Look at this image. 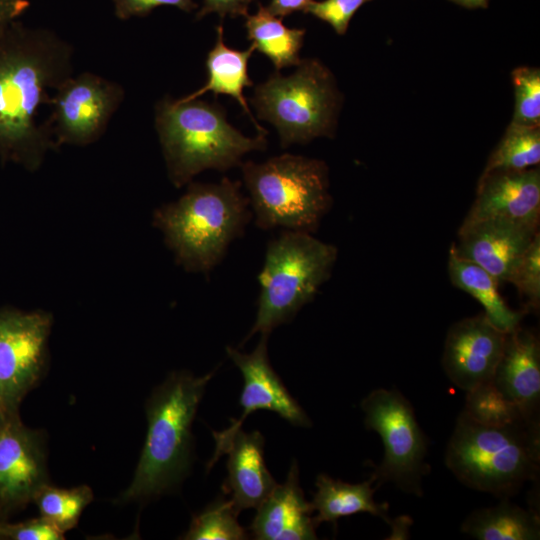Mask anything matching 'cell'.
Returning <instances> with one entry per match:
<instances>
[{
  "label": "cell",
  "instance_id": "30bf717a",
  "mask_svg": "<svg viewBox=\"0 0 540 540\" xmlns=\"http://www.w3.org/2000/svg\"><path fill=\"white\" fill-rule=\"evenodd\" d=\"M52 315L0 307V414L20 413L25 396L44 377Z\"/></svg>",
  "mask_w": 540,
  "mask_h": 540
},
{
  "label": "cell",
  "instance_id": "4fadbf2b",
  "mask_svg": "<svg viewBox=\"0 0 540 540\" xmlns=\"http://www.w3.org/2000/svg\"><path fill=\"white\" fill-rule=\"evenodd\" d=\"M268 334H261L256 348L251 353H241L237 349L227 346L226 352L229 358L241 371L244 385L240 397V405L243 412L238 419H231V425L221 431L213 432L216 449L209 467L219 459L223 450L233 436L241 428L249 414L256 410H270L294 426L309 427L311 420L290 395L280 377L270 365L267 342Z\"/></svg>",
  "mask_w": 540,
  "mask_h": 540
},
{
  "label": "cell",
  "instance_id": "1f68e13d",
  "mask_svg": "<svg viewBox=\"0 0 540 540\" xmlns=\"http://www.w3.org/2000/svg\"><path fill=\"white\" fill-rule=\"evenodd\" d=\"M64 535L41 516L17 523L0 520V540H63Z\"/></svg>",
  "mask_w": 540,
  "mask_h": 540
},
{
  "label": "cell",
  "instance_id": "d6986e66",
  "mask_svg": "<svg viewBox=\"0 0 540 540\" xmlns=\"http://www.w3.org/2000/svg\"><path fill=\"white\" fill-rule=\"evenodd\" d=\"M263 451V435L259 431L247 433L241 428L223 450V454L228 455V477L223 490L230 494L238 512L257 509L277 485L265 465Z\"/></svg>",
  "mask_w": 540,
  "mask_h": 540
},
{
  "label": "cell",
  "instance_id": "f1b7e54d",
  "mask_svg": "<svg viewBox=\"0 0 540 540\" xmlns=\"http://www.w3.org/2000/svg\"><path fill=\"white\" fill-rule=\"evenodd\" d=\"M515 109L511 123L540 126V70L518 67L512 72Z\"/></svg>",
  "mask_w": 540,
  "mask_h": 540
},
{
  "label": "cell",
  "instance_id": "8d00e7d4",
  "mask_svg": "<svg viewBox=\"0 0 540 540\" xmlns=\"http://www.w3.org/2000/svg\"><path fill=\"white\" fill-rule=\"evenodd\" d=\"M452 2L467 8H486L489 0H451Z\"/></svg>",
  "mask_w": 540,
  "mask_h": 540
},
{
  "label": "cell",
  "instance_id": "d4e9b609",
  "mask_svg": "<svg viewBox=\"0 0 540 540\" xmlns=\"http://www.w3.org/2000/svg\"><path fill=\"white\" fill-rule=\"evenodd\" d=\"M540 162V126L511 123L491 154L482 175L494 171H520Z\"/></svg>",
  "mask_w": 540,
  "mask_h": 540
},
{
  "label": "cell",
  "instance_id": "6da1fadb",
  "mask_svg": "<svg viewBox=\"0 0 540 540\" xmlns=\"http://www.w3.org/2000/svg\"><path fill=\"white\" fill-rule=\"evenodd\" d=\"M71 44L47 28L15 20L0 30V162L37 171L56 150L39 108L49 104V89L73 75Z\"/></svg>",
  "mask_w": 540,
  "mask_h": 540
},
{
  "label": "cell",
  "instance_id": "e575fe53",
  "mask_svg": "<svg viewBox=\"0 0 540 540\" xmlns=\"http://www.w3.org/2000/svg\"><path fill=\"white\" fill-rule=\"evenodd\" d=\"M29 6V0H0V30L18 20Z\"/></svg>",
  "mask_w": 540,
  "mask_h": 540
},
{
  "label": "cell",
  "instance_id": "5bb4252c",
  "mask_svg": "<svg viewBox=\"0 0 540 540\" xmlns=\"http://www.w3.org/2000/svg\"><path fill=\"white\" fill-rule=\"evenodd\" d=\"M506 333L484 313L464 318L448 330L442 366L449 380L464 392L492 381Z\"/></svg>",
  "mask_w": 540,
  "mask_h": 540
},
{
  "label": "cell",
  "instance_id": "f546056e",
  "mask_svg": "<svg viewBox=\"0 0 540 540\" xmlns=\"http://www.w3.org/2000/svg\"><path fill=\"white\" fill-rule=\"evenodd\" d=\"M512 283L521 297L526 299L528 308L539 309L540 305V234L535 235L521 258Z\"/></svg>",
  "mask_w": 540,
  "mask_h": 540
},
{
  "label": "cell",
  "instance_id": "ffe728a7",
  "mask_svg": "<svg viewBox=\"0 0 540 540\" xmlns=\"http://www.w3.org/2000/svg\"><path fill=\"white\" fill-rule=\"evenodd\" d=\"M255 51L251 45L246 50L229 48L224 42L223 26L217 27V39L214 47L208 52L205 61L208 80L204 86L195 92L180 98L182 101L197 99L201 95L212 91L215 95L226 94L233 97L248 115L256 130L266 134L267 130L260 126L249 109L247 99L243 95L245 87L253 86L248 75V61Z\"/></svg>",
  "mask_w": 540,
  "mask_h": 540
},
{
  "label": "cell",
  "instance_id": "2e32d148",
  "mask_svg": "<svg viewBox=\"0 0 540 540\" xmlns=\"http://www.w3.org/2000/svg\"><path fill=\"white\" fill-rule=\"evenodd\" d=\"M489 218L539 226V169L494 171L481 175L476 199L462 224Z\"/></svg>",
  "mask_w": 540,
  "mask_h": 540
},
{
  "label": "cell",
  "instance_id": "ac0fdd59",
  "mask_svg": "<svg viewBox=\"0 0 540 540\" xmlns=\"http://www.w3.org/2000/svg\"><path fill=\"white\" fill-rule=\"evenodd\" d=\"M299 484V469L293 462L286 480L277 484L259 505L250 530L258 540H312L316 526Z\"/></svg>",
  "mask_w": 540,
  "mask_h": 540
},
{
  "label": "cell",
  "instance_id": "3957f363",
  "mask_svg": "<svg viewBox=\"0 0 540 540\" xmlns=\"http://www.w3.org/2000/svg\"><path fill=\"white\" fill-rule=\"evenodd\" d=\"M241 182L224 177L219 183H188L176 201L153 214L175 261L188 272L209 273L240 237L252 217Z\"/></svg>",
  "mask_w": 540,
  "mask_h": 540
},
{
  "label": "cell",
  "instance_id": "ba28073f",
  "mask_svg": "<svg viewBox=\"0 0 540 540\" xmlns=\"http://www.w3.org/2000/svg\"><path fill=\"white\" fill-rule=\"evenodd\" d=\"M289 76L278 71L257 85L250 103L258 118L278 131L283 148L334 132L340 95L330 70L317 59H304Z\"/></svg>",
  "mask_w": 540,
  "mask_h": 540
},
{
  "label": "cell",
  "instance_id": "4dcf8cb0",
  "mask_svg": "<svg viewBox=\"0 0 540 540\" xmlns=\"http://www.w3.org/2000/svg\"><path fill=\"white\" fill-rule=\"evenodd\" d=\"M369 1L371 0H313L304 13H310L329 23L337 34L344 35L353 15Z\"/></svg>",
  "mask_w": 540,
  "mask_h": 540
},
{
  "label": "cell",
  "instance_id": "cb8c5ba5",
  "mask_svg": "<svg viewBox=\"0 0 540 540\" xmlns=\"http://www.w3.org/2000/svg\"><path fill=\"white\" fill-rule=\"evenodd\" d=\"M247 38L255 50L264 54L277 71L284 67L297 66L301 59L305 29L289 28L282 18L272 15L266 7L258 5L256 14L245 15Z\"/></svg>",
  "mask_w": 540,
  "mask_h": 540
},
{
  "label": "cell",
  "instance_id": "7a4b0ae2",
  "mask_svg": "<svg viewBox=\"0 0 540 540\" xmlns=\"http://www.w3.org/2000/svg\"><path fill=\"white\" fill-rule=\"evenodd\" d=\"M214 371L197 377L188 371L171 373L146 403L145 443L127 489L119 502L146 501L176 487L189 473L191 427Z\"/></svg>",
  "mask_w": 540,
  "mask_h": 540
},
{
  "label": "cell",
  "instance_id": "83f0119b",
  "mask_svg": "<svg viewBox=\"0 0 540 540\" xmlns=\"http://www.w3.org/2000/svg\"><path fill=\"white\" fill-rule=\"evenodd\" d=\"M238 514L231 500L218 499L193 517L188 531L182 538L186 540L247 539L246 530L238 523Z\"/></svg>",
  "mask_w": 540,
  "mask_h": 540
},
{
  "label": "cell",
  "instance_id": "7c38bea8",
  "mask_svg": "<svg viewBox=\"0 0 540 540\" xmlns=\"http://www.w3.org/2000/svg\"><path fill=\"white\" fill-rule=\"evenodd\" d=\"M48 483L43 432L27 427L20 413L0 414V519L25 508Z\"/></svg>",
  "mask_w": 540,
  "mask_h": 540
},
{
  "label": "cell",
  "instance_id": "d6a6232c",
  "mask_svg": "<svg viewBox=\"0 0 540 540\" xmlns=\"http://www.w3.org/2000/svg\"><path fill=\"white\" fill-rule=\"evenodd\" d=\"M114 14L119 20L132 17H144L160 6H173L184 12H192L197 8L193 0H112Z\"/></svg>",
  "mask_w": 540,
  "mask_h": 540
},
{
  "label": "cell",
  "instance_id": "e0dca14e",
  "mask_svg": "<svg viewBox=\"0 0 540 540\" xmlns=\"http://www.w3.org/2000/svg\"><path fill=\"white\" fill-rule=\"evenodd\" d=\"M522 413L539 419L540 342L537 335L516 327L505 344L491 381Z\"/></svg>",
  "mask_w": 540,
  "mask_h": 540
},
{
  "label": "cell",
  "instance_id": "4316f807",
  "mask_svg": "<svg viewBox=\"0 0 540 540\" xmlns=\"http://www.w3.org/2000/svg\"><path fill=\"white\" fill-rule=\"evenodd\" d=\"M462 411L474 421L488 426L539 420L526 417L491 381L466 392Z\"/></svg>",
  "mask_w": 540,
  "mask_h": 540
},
{
  "label": "cell",
  "instance_id": "8fae6325",
  "mask_svg": "<svg viewBox=\"0 0 540 540\" xmlns=\"http://www.w3.org/2000/svg\"><path fill=\"white\" fill-rule=\"evenodd\" d=\"M125 97L121 84L91 72L70 76L55 89L46 120L57 149L63 145L86 146L106 131Z\"/></svg>",
  "mask_w": 540,
  "mask_h": 540
},
{
  "label": "cell",
  "instance_id": "277c9868",
  "mask_svg": "<svg viewBox=\"0 0 540 540\" xmlns=\"http://www.w3.org/2000/svg\"><path fill=\"white\" fill-rule=\"evenodd\" d=\"M539 424L488 426L462 411L447 444L446 467L467 487L510 499L539 473Z\"/></svg>",
  "mask_w": 540,
  "mask_h": 540
},
{
  "label": "cell",
  "instance_id": "8992f818",
  "mask_svg": "<svg viewBox=\"0 0 540 540\" xmlns=\"http://www.w3.org/2000/svg\"><path fill=\"white\" fill-rule=\"evenodd\" d=\"M240 167L260 229L311 233L332 205L328 167L321 160L286 153Z\"/></svg>",
  "mask_w": 540,
  "mask_h": 540
},
{
  "label": "cell",
  "instance_id": "9a60e30c",
  "mask_svg": "<svg viewBox=\"0 0 540 540\" xmlns=\"http://www.w3.org/2000/svg\"><path fill=\"white\" fill-rule=\"evenodd\" d=\"M538 226L503 218L462 224L455 253L489 274L499 285L510 283L521 258L538 233Z\"/></svg>",
  "mask_w": 540,
  "mask_h": 540
},
{
  "label": "cell",
  "instance_id": "44dd1931",
  "mask_svg": "<svg viewBox=\"0 0 540 540\" xmlns=\"http://www.w3.org/2000/svg\"><path fill=\"white\" fill-rule=\"evenodd\" d=\"M373 476L361 483L351 484L333 479L326 474H319L316 479V492L311 503L312 517L317 527L322 522H333L340 517L357 513H369L380 517L387 524L392 525L393 520L388 516V504L378 503L374 500L377 487Z\"/></svg>",
  "mask_w": 540,
  "mask_h": 540
},
{
  "label": "cell",
  "instance_id": "d590c367",
  "mask_svg": "<svg viewBox=\"0 0 540 540\" xmlns=\"http://www.w3.org/2000/svg\"><path fill=\"white\" fill-rule=\"evenodd\" d=\"M313 0H271L266 7L274 16L283 18L297 11H303L311 4Z\"/></svg>",
  "mask_w": 540,
  "mask_h": 540
},
{
  "label": "cell",
  "instance_id": "484cf974",
  "mask_svg": "<svg viewBox=\"0 0 540 540\" xmlns=\"http://www.w3.org/2000/svg\"><path fill=\"white\" fill-rule=\"evenodd\" d=\"M92 500L93 491L88 485L64 489L48 483L38 491L33 502L40 516L65 534L77 525Z\"/></svg>",
  "mask_w": 540,
  "mask_h": 540
},
{
  "label": "cell",
  "instance_id": "603a6c76",
  "mask_svg": "<svg viewBox=\"0 0 540 540\" xmlns=\"http://www.w3.org/2000/svg\"><path fill=\"white\" fill-rule=\"evenodd\" d=\"M460 530L478 540H536L540 538V517L534 510L501 499L495 506L471 512Z\"/></svg>",
  "mask_w": 540,
  "mask_h": 540
},
{
  "label": "cell",
  "instance_id": "836d02e7",
  "mask_svg": "<svg viewBox=\"0 0 540 540\" xmlns=\"http://www.w3.org/2000/svg\"><path fill=\"white\" fill-rule=\"evenodd\" d=\"M254 0H203L202 7L196 14L200 20L209 13H217L223 20L227 15L231 18L248 14L249 5Z\"/></svg>",
  "mask_w": 540,
  "mask_h": 540
},
{
  "label": "cell",
  "instance_id": "7402d4cb",
  "mask_svg": "<svg viewBox=\"0 0 540 540\" xmlns=\"http://www.w3.org/2000/svg\"><path fill=\"white\" fill-rule=\"evenodd\" d=\"M448 274L455 287L483 306L485 316L496 328L507 333L520 325L523 313L506 304L495 278L477 264L459 257L452 247L448 256Z\"/></svg>",
  "mask_w": 540,
  "mask_h": 540
},
{
  "label": "cell",
  "instance_id": "74e56055",
  "mask_svg": "<svg viewBox=\"0 0 540 540\" xmlns=\"http://www.w3.org/2000/svg\"><path fill=\"white\" fill-rule=\"evenodd\" d=\"M0 520H2V519H0Z\"/></svg>",
  "mask_w": 540,
  "mask_h": 540
},
{
  "label": "cell",
  "instance_id": "5b68a950",
  "mask_svg": "<svg viewBox=\"0 0 540 540\" xmlns=\"http://www.w3.org/2000/svg\"><path fill=\"white\" fill-rule=\"evenodd\" d=\"M155 128L168 177L180 188L207 169L226 171L242 157L267 147L266 134L246 137L226 120L217 103L165 97L155 108Z\"/></svg>",
  "mask_w": 540,
  "mask_h": 540
},
{
  "label": "cell",
  "instance_id": "52a82bcc",
  "mask_svg": "<svg viewBox=\"0 0 540 540\" xmlns=\"http://www.w3.org/2000/svg\"><path fill=\"white\" fill-rule=\"evenodd\" d=\"M337 254L334 245L308 232L285 230L271 240L258 275L256 319L242 344L256 333L269 335L290 322L329 279Z\"/></svg>",
  "mask_w": 540,
  "mask_h": 540
},
{
  "label": "cell",
  "instance_id": "9c48e42d",
  "mask_svg": "<svg viewBox=\"0 0 540 540\" xmlns=\"http://www.w3.org/2000/svg\"><path fill=\"white\" fill-rule=\"evenodd\" d=\"M361 409L366 429L375 431L384 447L383 459L372 473L376 487L391 483L421 497L428 473L427 439L409 400L396 389L378 388L362 400Z\"/></svg>",
  "mask_w": 540,
  "mask_h": 540
}]
</instances>
